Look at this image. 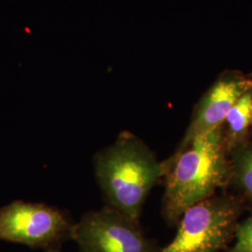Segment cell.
Returning a JSON list of instances; mask_svg holds the SVG:
<instances>
[{
    "mask_svg": "<svg viewBox=\"0 0 252 252\" xmlns=\"http://www.w3.org/2000/svg\"><path fill=\"white\" fill-rule=\"evenodd\" d=\"M163 163L162 215L173 225L186 209L230 184L231 167L223 126L179 145Z\"/></svg>",
    "mask_w": 252,
    "mask_h": 252,
    "instance_id": "cell-1",
    "label": "cell"
},
{
    "mask_svg": "<svg viewBox=\"0 0 252 252\" xmlns=\"http://www.w3.org/2000/svg\"><path fill=\"white\" fill-rule=\"evenodd\" d=\"M94 167L107 207L139 224L146 199L163 180V162L138 136L123 131L112 144L95 154Z\"/></svg>",
    "mask_w": 252,
    "mask_h": 252,
    "instance_id": "cell-2",
    "label": "cell"
},
{
    "mask_svg": "<svg viewBox=\"0 0 252 252\" xmlns=\"http://www.w3.org/2000/svg\"><path fill=\"white\" fill-rule=\"evenodd\" d=\"M241 212L242 201L235 196L213 195L201 201L180 217L171 242L154 252H223Z\"/></svg>",
    "mask_w": 252,
    "mask_h": 252,
    "instance_id": "cell-3",
    "label": "cell"
},
{
    "mask_svg": "<svg viewBox=\"0 0 252 252\" xmlns=\"http://www.w3.org/2000/svg\"><path fill=\"white\" fill-rule=\"evenodd\" d=\"M73 224L63 211L41 203L13 201L0 207V240L31 249H56L71 237Z\"/></svg>",
    "mask_w": 252,
    "mask_h": 252,
    "instance_id": "cell-4",
    "label": "cell"
},
{
    "mask_svg": "<svg viewBox=\"0 0 252 252\" xmlns=\"http://www.w3.org/2000/svg\"><path fill=\"white\" fill-rule=\"evenodd\" d=\"M81 252H154L139 224L106 207L87 212L73 224L71 237Z\"/></svg>",
    "mask_w": 252,
    "mask_h": 252,
    "instance_id": "cell-5",
    "label": "cell"
},
{
    "mask_svg": "<svg viewBox=\"0 0 252 252\" xmlns=\"http://www.w3.org/2000/svg\"><path fill=\"white\" fill-rule=\"evenodd\" d=\"M252 90V74L222 73L199 101L180 144L222 126L230 109L244 94Z\"/></svg>",
    "mask_w": 252,
    "mask_h": 252,
    "instance_id": "cell-6",
    "label": "cell"
},
{
    "mask_svg": "<svg viewBox=\"0 0 252 252\" xmlns=\"http://www.w3.org/2000/svg\"><path fill=\"white\" fill-rule=\"evenodd\" d=\"M228 156L231 167L230 184L252 201V137L249 135L231 148Z\"/></svg>",
    "mask_w": 252,
    "mask_h": 252,
    "instance_id": "cell-7",
    "label": "cell"
},
{
    "mask_svg": "<svg viewBox=\"0 0 252 252\" xmlns=\"http://www.w3.org/2000/svg\"><path fill=\"white\" fill-rule=\"evenodd\" d=\"M252 117V90L235 102L223 123L226 146L229 151L249 136Z\"/></svg>",
    "mask_w": 252,
    "mask_h": 252,
    "instance_id": "cell-8",
    "label": "cell"
},
{
    "mask_svg": "<svg viewBox=\"0 0 252 252\" xmlns=\"http://www.w3.org/2000/svg\"><path fill=\"white\" fill-rule=\"evenodd\" d=\"M232 241V246L223 252H252V211L237 222Z\"/></svg>",
    "mask_w": 252,
    "mask_h": 252,
    "instance_id": "cell-9",
    "label": "cell"
},
{
    "mask_svg": "<svg viewBox=\"0 0 252 252\" xmlns=\"http://www.w3.org/2000/svg\"><path fill=\"white\" fill-rule=\"evenodd\" d=\"M46 252H61L58 249H50V250H47Z\"/></svg>",
    "mask_w": 252,
    "mask_h": 252,
    "instance_id": "cell-10",
    "label": "cell"
},
{
    "mask_svg": "<svg viewBox=\"0 0 252 252\" xmlns=\"http://www.w3.org/2000/svg\"><path fill=\"white\" fill-rule=\"evenodd\" d=\"M251 129L252 130V121H251Z\"/></svg>",
    "mask_w": 252,
    "mask_h": 252,
    "instance_id": "cell-11",
    "label": "cell"
}]
</instances>
